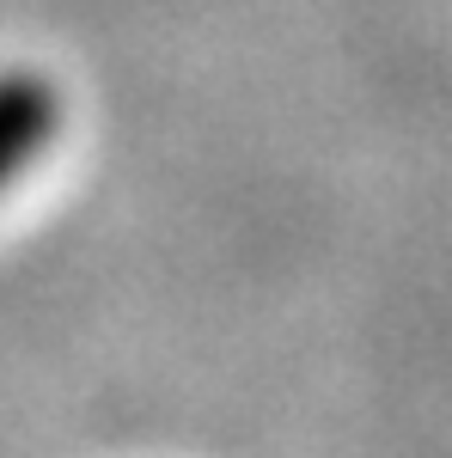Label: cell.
I'll return each mask as SVG.
<instances>
[{
    "label": "cell",
    "mask_w": 452,
    "mask_h": 458,
    "mask_svg": "<svg viewBox=\"0 0 452 458\" xmlns=\"http://www.w3.org/2000/svg\"><path fill=\"white\" fill-rule=\"evenodd\" d=\"M62 135V92L31 68H0V196Z\"/></svg>",
    "instance_id": "cell-1"
}]
</instances>
